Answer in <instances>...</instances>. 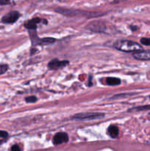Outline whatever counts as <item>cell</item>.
Here are the masks:
<instances>
[{
  "mask_svg": "<svg viewBox=\"0 0 150 151\" xmlns=\"http://www.w3.org/2000/svg\"><path fill=\"white\" fill-rule=\"evenodd\" d=\"M114 47L118 50L126 52H138L142 50V47L139 44L129 40H120L114 43Z\"/></svg>",
  "mask_w": 150,
  "mask_h": 151,
  "instance_id": "1",
  "label": "cell"
},
{
  "mask_svg": "<svg viewBox=\"0 0 150 151\" xmlns=\"http://www.w3.org/2000/svg\"><path fill=\"white\" fill-rule=\"evenodd\" d=\"M104 116V114L102 113L87 112V113H80L75 114L72 117V119H75V120H92V119H101Z\"/></svg>",
  "mask_w": 150,
  "mask_h": 151,
  "instance_id": "2",
  "label": "cell"
},
{
  "mask_svg": "<svg viewBox=\"0 0 150 151\" xmlns=\"http://www.w3.org/2000/svg\"><path fill=\"white\" fill-rule=\"evenodd\" d=\"M86 28L94 32H102L105 30V24L101 22H93L87 25Z\"/></svg>",
  "mask_w": 150,
  "mask_h": 151,
  "instance_id": "3",
  "label": "cell"
},
{
  "mask_svg": "<svg viewBox=\"0 0 150 151\" xmlns=\"http://www.w3.org/2000/svg\"><path fill=\"white\" fill-rule=\"evenodd\" d=\"M19 16L20 15H19V13L17 11H12L3 16L1 21H2L3 23L13 24L18 20Z\"/></svg>",
  "mask_w": 150,
  "mask_h": 151,
  "instance_id": "4",
  "label": "cell"
},
{
  "mask_svg": "<svg viewBox=\"0 0 150 151\" xmlns=\"http://www.w3.org/2000/svg\"><path fill=\"white\" fill-rule=\"evenodd\" d=\"M68 64H69L68 60H59L58 59H54L49 63L48 67L51 70H55V69L64 67V66H67Z\"/></svg>",
  "mask_w": 150,
  "mask_h": 151,
  "instance_id": "5",
  "label": "cell"
},
{
  "mask_svg": "<svg viewBox=\"0 0 150 151\" xmlns=\"http://www.w3.org/2000/svg\"><path fill=\"white\" fill-rule=\"evenodd\" d=\"M68 140H69V136L67 135V134L63 132L57 133L53 137V143L55 145L67 142Z\"/></svg>",
  "mask_w": 150,
  "mask_h": 151,
  "instance_id": "6",
  "label": "cell"
},
{
  "mask_svg": "<svg viewBox=\"0 0 150 151\" xmlns=\"http://www.w3.org/2000/svg\"><path fill=\"white\" fill-rule=\"evenodd\" d=\"M133 57L137 60H150V50L136 52L133 54Z\"/></svg>",
  "mask_w": 150,
  "mask_h": 151,
  "instance_id": "7",
  "label": "cell"
},
{
  "mask_svg": "<svg viewBox=\"0 0 150 151\" xmlns=\"http://www.w3.org/2000/svg\"><path fill=\"white\" fill-rule=\"evenodd\" d=\"M40 22H41V19H38V18H35V19H32L31 20L26 22L25 23L24 26L26 27V28H27L29 29H36L37 25Z\"/></svg>",
  "mask_w": 150,
  "mask_h": 151,
  "instance_id": "8",
  "label": "cell"
},
{
  "mask_svg": "<svg viewBox=\"0 0 150 151\" xmlns=\"http://www.w3.org/2000/svg\"><path fill=\"white\" fill-rule=\"evenodd\" d=\"M107 132L108 134L110 135V137L112 138H116L119 136V130L117 126L116 125H110L107 129Z\"/></svg>",
  "mask_w": 150,
  "mask_h": 151,
  "instance_id": "9",
  "label": "cell"
},
{
  "mask_svg": "<svg viewBox=\"0 0 150 151\" xmlns=\"http://www.w3.org/2000/svg\"><path fill=\"white\" fill-rule=\"evenodd\" d=\"M106 83L109 86H117L121 83V80L117 78H107Z\"/></svg>",
  "mask_w": 150,
  "mask_h": 151,
  "instance_id": "10",
  "label": "cell"
},
{
  "mask_svg": "<svg viewBox=\"0 0 150 151\" xmlns=\"http://www.w3.org/2000/svg\"><path fill=\"white\" fill-rule=\"evenodd\" d=\"M54 42H55V39H54V38H41V39H38V41L37 44H41V45H48V44H51Z\"/></svg>",
  "mask_w": 150,
  "mask_h": 151,
  "instance_id": "11",
  "label": "cell"
},
{
  "mask_svg": "<svg viewBox=\"0 0 150 151\" xmlns=\"http://www.w3.org/2000/svg\"><path fill=\"white\" fill-rule=\"evenodd\" d=\"M145 110H150V105H148V106H140V107L133 108V109H129V111H145Z\"/></svg>",
  "mask_w": 150,
  "mask_h": 151,
  "instance_id": "12",
  "label": "cell"
},
{
  "mask_svg": "<svg viewBox=\"0 0 150 151\" xmlns=\"http://www.w3.org/2000/svg\"><path fill=\"white\" fill-rule=\"evenodd\" d=\"M26 103H35L37 101V97H35V96H29V97H26L25 99Z\"/></svg>",
  "mask_w": 150,
  "mask_h": 151,
  "instance_id": "13",
  "label": "cell"
},
{
  "mask_svg": "<svg viewBox=\"0 0 150 151\" xmlns=\"http://www.w3.org/2000/svg\"><path fill=\"white\" fill-rule=\"evenodd\" d=\"M8 69V66L6 64H0V75L5 73Z\"/></svg>",
  "mask_w": 150,
  "mask_h": 151,
  "instance_id": "14",
  "label": "cell"
},
{
  "mask_svg": "<svg viewBox=\"0 0 150 151\" xmlns=\"http://www.w3.org/2000/svg\"><path fill=\"white\" fill-rule=\"evenodd\" d=\"M141 43L143 45L150 46V38H142L141 39Z\"/></svg>",
  "mask_w": 150,
  "mask_h": 151,
  "instance_id": "15",
  "label": "cell"
},
{
  "mask_svg": "<svg viewBox=\"0 0 150 151\" xmlns=\"http://www.w3.org/2000/svg\"><path fill=\"white\" fill-rule=\"evenodd\" d=\"M10 151H21V150L20 147H19V145H13L11 147Z\"/></svg>",
  "mask_w": 150,
  "mask_h": 151,
  "instance_id": "16",
  "label": "cell"
},
{
  "mask_svg": "<svg viewBox=\"0 0 150 151\" xmlns=\"http://www.w3.org/2000/svg\"><path fill=\"white\" fill-rule=\"evenodd\" d=\"M7 136H8V134L6 131H0V138H6Z\"/></svg>",
  "mask_w": 150,
  "mask_h": 151,
  "instance_id": "17",
  "label": "cell"
},
{
  "mask_svg": "<svg viewBox=\"0 0 150 151\" xmlns=\"http://www.w3.org/2000/svg\"><path fill=\"white\" fill-rule=\"evenodd\" d=\"M10 2V0H0V5L7 4Z\"/></svg>",
  "mask_w": 150,
  "mask_h": 151,
  "instance_id": "18",
  "label": "cell"
},
{
  "mask_svg": "<svg viewBox=\"0 0 150 151\" xmlns=\"http://www.w3.org/2000/svg\"><path fill=\"white\" fill-rule=\"evenodd\" d=\"M1 143H2V142H1V141H0V145H1Z\"/></svg>",
  "mask_w": 150,
  "mask_h": 151,
  "instance_id": "19",
  "label": "cell"
}]
</instances>
